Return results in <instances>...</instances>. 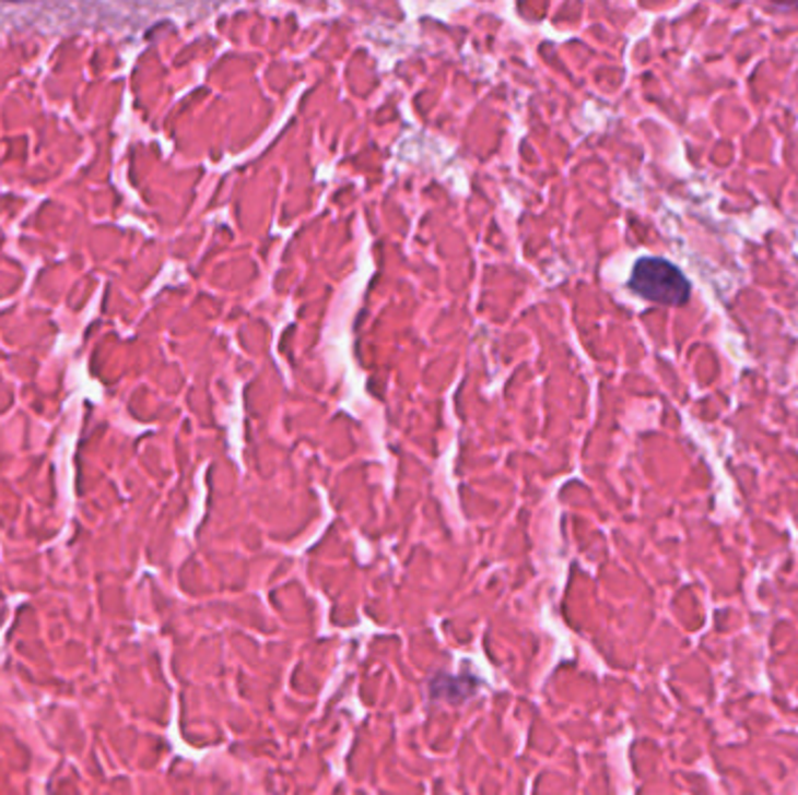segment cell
Segmentation results:
<instances>
[{
    "label": "cell",
    "instance_id": "cell-1",
    "mask_svg": "<svg viewBox=\"0 0 798 795\" xmlns=\"http://www.w3.org/2000/svg\"><path fill=\"white\" fill-rule=\"evenodd\" d=\"M629 285L642 299L664 306H684L691 297V285L684 273L658 257L637 259Z\"/></svg>",
    "mask_w": 798,
    "mask_h": 795
}]
</instances>
